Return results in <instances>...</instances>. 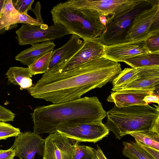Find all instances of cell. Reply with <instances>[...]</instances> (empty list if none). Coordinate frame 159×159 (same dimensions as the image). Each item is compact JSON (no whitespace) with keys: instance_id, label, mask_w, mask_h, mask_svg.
Instances as JSON below:
<instances>
[{"instance_id":"cell-1","label":"cell","mask_w":159,"mask_h":159,"mask_svg":"<svg viewBox=\"0 0 159 159\" xmlns=\"http://www.w3.org/2000/svg\"><path fill=\"white\" fill-rule=\"evenodd\" d=\"M121 71L119 63L102 57L65 71L45 73L27 89L34 98L53 104L64 102L80 98L92 89L101 88Z\"/></svg>"},{"instance_id":"cell-2","label":"cell","mask_w":159,"mask_h":159,"mask_svg":"<svg viewBox=\"0 0 159 159\" xmlns=\"http://www.w3.org/2000/svg\"><path fill=\"white\" fill-rule=\"evenodd\" d=\"M30 115L33 132L39 135L57 132L59 127L66 125L102 120L107 112L98 98L93 96L39 106Z\"/></svg>"},{"instance_id":"cell-3","label":"cell","mask_w":159,"mask_h":159,"mask_svg":"<svg viewBox=\"0 0 159 159\" xmlns=\"http://www.w3.org/2000/svg\"><path fill=\"white\" fill-rule=\"evenodd\" d=\"M149 105L118 107L107 112L104 124L116 139L120 140L132 133L152 131L159 134V107Z\"/></svg>"},{"instance_id":"cell-4","label":"cell","mask_w":159,"mask_h":159,"mask_svg":"<svg viewBox=\"0 0 159 159\" xmlns=\"http://www.w3.org/2000/svg\"><path fill=\"white\" fill-rule=\"evenodd\" d=\"M50 13L54 24L62 25L84 40L98 37L105 29L91 10L77 8L70 0L57 4Z\"/></svg>"},{"instance_id":"cell-5","label":"cell","mask_w":159,"mask_h":159,"mask_svg":"<svg viewBox=\"0 0 159 159\" xmlns=\"http://www.w3.org/2000/svg\"><path fill=\"white\" fill-rule=\"evenodd\" d=\"M159 0H141L127 12L107 18L105 29L97 40L104 46L125 43L127 33L136 17Z\"/></svg>"},{"instance_id":"cell-6","label":"cell","mask_w":159,"mask_h":159,"mask_svg":"<svg viewBox=\"0 0 159 159\" xmlns=\"http://www.w3.org/2000/svg\"><path fill=\"white\" fill-rule=\"evenodd\" d=\"M159 33V1L142 11L135 18L125 43L144 40Z\"/></svg>"},{"instance_id":"cell-7","label":"cell","mask_w":159,"mask_h":159,"mask_svg":"<svg viewBox=\"0 0 159 159\" xmlns=\"http://www.w3.org/2000/svg\"><path fill=\"white\" fill-rule=\"evenodd\" d=\"M141 0H70L74 7L91 10L98 19L104 16L107 18L124 14L138 4Z\"/></svg>"},{"instance_id":"cell-8","label":"cell","mask_w":159,"mask_h":159,"mask_svg":"<svg viewBox=\"0 0 159 159\" xmlns=\"http://www.w3.org/2000/svg\"><path fill=\"white\" fill-rule=\"evenodd\" d=\"M16 38L19 45H32L61 38L70 33L64 26L53 24L47 29L40 27L22 24L16 31Z\"/></svg>"},{"instance_id":"cell-9","label":"cell","mask_w":159,"mask_h":159,"mask_svg":"<svg viewBox=\"0 0 159 159\" xmlns=\"http://www.w3.org/2000/svg\"><path fill=\"white\" fill-rule=\"evenodd\" d=\"M57 131L79 142L93 143L101 140L109 132L102 120L66 125L59 127Z\"/></svg>"},{"instance_id":"cell-10","label":"cell","mask_w":159,"mask_h":159,"mask_svg":"<svg viewBox=\"0 0 159 159\" xmlns=\"http://www.w3.org/2000/svg\"><path fill=\"white\" fill-rule=\"evenodd\" d=\"M81 48L72 57L46 73L65 71L91 60L103 57L104 46L96 39H88Z\"/></svg>"},{"instance_id":"cell-11","label":"cell","mask_w":159,"mask_h":159,"mask_svg":"<svg viewBox=\"0 0 159 159\" xmlns=\"http://www.w3.org/2000/svg\"><path fill=\"white\" fill-rule=\"evenodd\" d=\"M43 159H73L75 146L79 142L57 132L45 139Z\"/></svg>"},{"instance_id":"cell-12","label":"cell","mask_w":159,"mask_h":159,"mask_svg":"<svg viewBox=\"0 0 159 159\" xmlns=\"http://www.w3.org/2000/svg\"><path fill=\"white\" fill-rule=\"evenodd\" d=\"M45 142V139L33 132L21 133L16 137L11 148L15 156L20 159H34L36 154L43 156Z\"/></svg>"},{"instance_id":"cell-13","label":"cell","mask_w":159,"mask_h":159,"mask_svg":"<svg viewBox=\"0 0 159 159\" xmlns=\"http://www.w3.org/2000/svg\"><path fill=\"white\" fill-rule=\"evenodd\" d=\"M138 71L125 85L113 91L126 89L157 90L159 88V66L138 67Z\"/></svg>"},{"instance_id":"cell-14","label":"cell","mask_w":159,"mask_h":159,"mask_svg":"<svg viewBox=\"0 0 159 159\" xmlns=\"http://www.w3.org/2000/svg\"><path fill=\"white\" fill-rule=\"evenodd\" d=\"M18 23L28 24L47 29L48 26L44 22L30 16L27 13L21 14L14 7L12 0H5L0 13V34Z\"/></svg>"},{"instance_id":"cell-15","label":"cell","mask_w":159,"mask_h":159,"mask_svg":"<svg viewBox=\"0 0 159 159\" xmlns=\"http://www.w3.org/2000/svg\"><path fill=\"white\" fill-rule=\"evenodd\" d=\"M149 52L145 40L104 46L103 57L118 62L137 55Z\"/></svg>"},{"instance_id":"cell-16","label":"cell","mask_w":159,"mask_h":159,"mask_svg":"<svg viewBox=\"0 0 159 159\" xmlns=\"http://www.w3.org/2000/svg\"><path fill=\"white\" fill-rule=\"evenodd\" d=\"M151 94L159 95V89H126L113 91L107 100L108 102L114 103L118 107L147 105L143 99L145 96Z\"/></svg>"},{"instance_id":"cell-17","label":"cell","mask_w":159,"mask_h":159,"mask_svg":"<svg viewBox=\"0 0 159 159\" xmlns=\"http://www.w3.org/2000/svg\"><path fill=\"white\" fill-rule=\"evenodd\" d=\"M84 43V41L81 40L79 36L72 34L69 40L62 47L53 50L48 71L72 57L81 48Z\"/></svg>"},{"instance_id":"cell-18","label":"cell","mask_w":159,"mask_h":159,"mask_svg":"<svg viewBox=\"0 0 159 159\" xmlns=\"http://www.w3.org/2000/svg\"><path fill=\"white\" fill-rule=\"evenodd\" d=\"M30 48L20 52L15 57L16 60L27 65H31L47 52L53 50L56 46L52 41H48L31 45Z\"/></svg>"},{"instance_id":"cell-19","label":"cell","mask_w":159,"mask_h":159,"mask_svg":"<svg viewBox=\"0 0 159 159\" xmlns=\"http://www.w3.org/2000/svg\"><path fill=\"white\" fill-rule=\"evenodd\" d=\"M123 62L133 68L159 66V52H148L139 54L127 59Z\"/></svg>"},{"instance_id":"cell-20","label":"cell","mask_w":159,"mask_h":159,"mask_svg":"<svg viewBox=\"0 0 159 159\" xmlns=\"http://www.w3.org/2000/svg\"><path fill=\"white\" fill-rule=\"evenodd\" d=\"M122 154L129 159H154L135 142H123Z\"/></svg>"},{"instance_id":"cell-21","label":"cell","mask_w":159,"mask_h":159,"mask_svg":"<svg viewBox=\"0 0 159 159\" xmlns=\"http://www.w3.org/2000/svg\"><path fill=\"white\" fill-rule=\"evenodd\" d=\"M129 135L135 140L159 151V134L149 131L132 133Z\"/></svg>"},{"instance_id":"cell-22","label":"cell","mask_w":159,"mask_h":159,"mask_svg":"<svg viewBox=\"0 0 159 159\" xmlns=\"http://www.w3.org/2000/svg\"><path fill=\"white\" fill-rule=\"evenodd\" d=\"M8 80L15 85H19L22 80L26 78L32 77L33 75L28 67L24 68L14 66L10 67L6 74Z\"/></svg>"},{"instance_id":"cell-23","label":"cell","mask_w":159,"mask_h":159,"mask_svg":"<svg viewBox=\"0 0 159 159\" xmlns=\"http://www.w3.org/2000/svg\"><path fill=\"white\" fill-rule=\"evenodd\" d=\"M53 53V50L47 52L28 67L33 75L47 72Z\"/></svg>"},{"instance_id":"cell-24","label":"cell","mask_w":159,"mask_h":159,"mask_svg":"<svg viewBox=\"0 0 159 159\" xmlns=\"http://www.w3.org/2000/svg\"><path fill=\"white\" fill-rule=\"evenodd\" d=\"M138 71V68H126L121 70L112 80V91L121 87L129 82Z\"/></svg>"},{"instance_id":"cell-25","label":"cell","mask_w":159,"mask_h":159,"mask_svg":"<svg viewBox=\"0 0 159 159\" xmlns=\"http://www.w3.org/2000/svg\"><path fill=\"white\" fill-rule=\"evenodd\" d=\"M95 149L87 146L77 145L73 159H97Z\"/></svg>"},{"instance_id":"cell-26","label":"cell","mask_w":159,"mask_h":159,"mask_svg":"<svg viewBox=\"0 0 159 159\" xmlns=\"http://www.w3.org/2000/svg\"><path fill=\"white\" fill-rule=\"evenodd\" d=\"M21 133L20 129L11 125L0 121V140L12 137H17Z\"/></svg>"},{"instance_id":"cell-27","label":"cell","mask_w":159,"mask_h":159,"mask_svg":"<svg viewBox=\"0 0 159 159\" xmlns=\"http://www.w3.org/2000/svg\"><path fill=\"white\" fill-rule=\"evenodd\" d=\"M12 2L14 7L21 14L27 13L31 10L34 0H13Z\"/></svg>"},{"instance_id":"cell-28","label":"cell","mask_w":159,"mask_h":159,"mask_svg":"<svg viewBox=\"0 0 159 159\" xmlns=\"http://www.w3.org/2000/svg\"><path fill=\"white\" fill-rule=\"evenodd\" d=\"M159 33L151 36L145 39L149 52H159Z\"/></svg>"},{"instance_id":"cell-29","label":"cell","mask_w":159,"mask_h":159,"mask_svg":"<svg viewBox=\"0 0 159 159\" xmlns=\"http://www.w3.org/2000/svg\"><path fill=\"white\" fill-rule=\"evenodd\" d=\"M15 116V114L11 111L0 105V121H13Z\"/></svg>"},{"instance_id":"cell-30","label":"cell","mask_w":159,"mask_h":159,"mask_svg":"<svg viewBox=\"0 0 159 159\" xmlns=\"http://www.w3.org/2000/svg\"><path fill=\"white\" fill-rule=\"evenodd\" d=\"M135 140L136 143L148 154L154 159H159V151L148 146L136 140Z\"/></svg>"},{"instance_id":"cell-31","label":"cell","mask_w":159,"mask_h":159,"mask_svg":"<svg viewBox=\"0 0 159 159\" xmlns=\"http://www.w3.org/2000/svg\"><path fill=\"white\" fill-rule=\"evenodd\" d=\"M15 150L11 147L6 150H0V159H14Z\"/></svg>"},{"instance_id":"cell-32","label":"cell","mask_w":159,"mask_h":159,"mask_svg":"<svg viewBox=\"0 0 159 159\" xmlns=\"http://www.w3.org/2000/svg\"><path fill=\"white\" fill-rule=\"evenodd\" d=\"M159 95L154 94L149 95L145 96L143 100L147 104L152 102L156 103L159 104Z\"/></svg>"},{"instance_id":"cell-33","label":"cell","mask_w":159,"mask_h":159,"mask_svg":"<svg viewBox=\"0 0 159 159\" xmlns=\"http://www.w3.org/2000/svg\"><path fill=\"white\" fill-rule=\"evenodd\" d=\"M32 85V79L30 78H26L24 79L20 83L19 86L20 89L22 90L24 89H28Z\"/></svg>"},{"instance_id":"cell-34","label":"cell","mask_w":159,"mask_h":159,"mask_svg":"<svg viewBox=\"0 0 159 159\" xmlns=\"http://www.w3.org/2000/svg\"><path fill=\"white\" fill-rule=\"evenodd\" d=\"M41 5L39 2H37L34 9H31L30 10L32 11L35 14L37 19L41 22H43V20L42 19L40 14Z\"/></svg>"},{"instance_id":"cell-35","label":"cell","mask_w":159,"mask_h":159,"mask_svg":"<svg viewBox=\"0 0 159 159\" xmlns=\"http://www.w3.org/2000/svg\"><path fill=\"white\" fill-rule=\"evenodd\" d=\"M95 152L97 159H107L102 150L98 145L97 146V148L95 149Z\"/></svg>"},{"instance_id":"cell-36","label":"cell","mask_w":159,"mask_h":159,"mask_svg":"<svg viewBox=\"0 0 159 159\" xmlns=\"http://www.w3.org/2000/svg\"><path fill=\"white\" fill-rule=\"evenodd\" d=\"M99 19L101 23L106 28L107 21V17L104 16H101L99 17Z\"/></svg>"},{"instance_id":"cell-37","label":"cell","mask_w":159,"mask_h":159,"mask_svg":"<svg viewBox=\"0 0 159 159\" xmlns=\"http://www.w3.org/2000/svg\"><path fill=\"white\" fill-rule=\"evenodd\" d=\"M5 1V0H0V13Z\"/></svg>"},{"instance_id":"cell-38","label":"cell","mask_w":159,"mask_h":159,"mask_svg":"<svg viewBox=\"0 0 159 159\" xmlns=\"http://www.w3.org/2000/svg\"><path fill=\"white\" fill-rule=\"evenodd\" d=\"M20 159H22V158H20Z\"/></svg>"}]
</instances>
